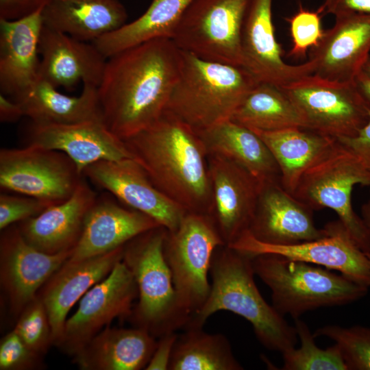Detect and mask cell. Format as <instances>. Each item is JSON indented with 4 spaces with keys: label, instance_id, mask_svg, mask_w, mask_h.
Masks as SVG:
<instances>
[{
    "label": "cell",
    "instance_id": "6da1fadb",
    "mask_svg": "<svg viewBox=\"0 0 370 370\" xmlns=\"http://www.w3.org/2000/svg\"><path fill=\"white\" fill-rule=\"evenodd\" d=\"M182 51L170 39H156L107 59L97 87L104 123L125 140L164 113L177 79Z\"/></svg>",
    "mask_w": 370,
    "mask_h": 370
},
{
    "label": "cell",
    "instance_id": "7a4b0ae2",
    "mask_svg": "<svg viewBox=\"0 0 370 370\" xmlns=\"http://www.w3.org/2000/svg\"><path fill=\"white\" fill-rule=\"evenodd\" d=\"M124 141L159 190L188 212L211 215L208 155L195 129L165 111Z\"/></svg>",
    "mask_w": 370,
    "mask_h": 370
},
{
    "label": "cell",
    "instance_id": "3957f363",
    "mask_svg": "<svg viewBox=\"0 0 370 370\" xmlns=\"http://www.w3.org/2000/svg\"><path fill=\"white\" fill-rule=\"evenodd\" d=\"M209 295L185 327L203 328L210 316L227 310L248 321L260 343L281 354L295 347L298 337L290 325L260 294L254 281L252 258L227 245L214 252Z\"/></svg>",
    "mask_w": 370,
    "mask_h": 370
},
{
    "label": "cell",
    "instance_id": "277c9868",
    "mask_svg": "<svg viewBox=\"0 0 370 370\" xmlns=\"http://www.w3.org/2000/svg\"><path fill=\"white\" fill-rule=\"evenodd\" d=\"M259 82L245 67L211 62L182 51L179 75L166 110L196 130L231 119Z\"/></svg>",
    "mask_w": 370,
    "mask_h": 370
},
{
    "label": "cell",
    "instance_id": "5b68a950",
    "mask_svg": "<svg viewBox=\"0 0 370 370\" xmlns=\"http://www.w3.org/2000/svg\"><path fill=\"white\" fill-rule=\"evenodd\" d=\"M252 265L269 288L273 308L294 319L309 310L356 301L369 288L327 268L275 254L254 256Z\"/></svg>",
    "mask_w": 370,
    "mask_h": 370
},
{
    "label": "cell",
    "instance_id": "8992f818",
    "mask_svg": "<svg viewBox=\"0 0 370 370\" xmlns=\"http://www.w3.org/2000/svg\"><path fill=\"white\" fill-rule=\"evenodd\" d=\"M166 232L160 226L135 237L125 245L122 258L138 288L139 299L131 316L136 327L155 337L184 329L187 324L164 255Z\"/></svg>",
    "mask_w": 370,
    "mask_h": 370
},
{
    "label": "cell",
    "instance_id": "52a82bcc",
    "mask_svg": "<svg viewBox=\"0 0 370 370\" xmlns=\"http://www.w3.org/2000/svg\"><path fill=\"white\" fill-rule=\"evenodd\" d=\"M222 245L225 244L212 217L208 214L188 212L175 230H167L164 255L187 324L209 295L208 275L212 256Z\"/></svg>",
    "mask_w": 370,
    "mask_h": 370
},
{
    "label": "cell",
    "instance_id": "ba28073f",
    "mask_svg": "<svg viewBox=\"0 0 370 370\" xmlns=\"http://www.w3.org/2000/svg\"><path fill=\"white\" fill-rule=\"evenodd\" d=\"M357 184L370 186V172L351 150L337 141L329 153L302 175L293 195L313 210L334 211L349 236L367 254V230L352 203V190Z\"/></svg>",
    "mask_w": 370,
    "mask_h": 370
},
{
    "label": "cell",
    "instance_id": "9c48e42d",
    "mask_svg": "<svg viewBox=\"0 0 370 370\" xmlns=\"http://www.w3.org/2000/svg\"><path fill=\"white\" fill-rule=\"evenodd\" d=\"M251 0H193L172 40L199 58L244 66L241 36Z\"/></svg>",
    "mask_w": 370,
    "mask_h": 370
},
{
    "label": "cell",
    "instance_id": "30bf717a",
    "mask_svg": "<svg viewBox=\"0 0 370 370\" xmlns=\"http://www.w3.org/2000/svg\"><path fill=\"white\" fill-rule=\"evenodd\" d=\"M83 175L64 153L27 145L0 151L1 190L32 197L50 205L68 199Z\"/></svg>",
    "mask_w": 370,
    "mask_h": 370
},
{
    "label": "cell",
    "instance_id": "8fae6325",
    "mask_svg": "<svg viewBox=\"0 0 370 370\" xmlns=\"http://www.w3.org/2000/svg\"><path fill=\"white\" fill-rule=\"evenodd\" d=\"M294 103L306 128L335 139L352 137L366 125L369 110L354 83L307 75L282 88Z\"/></svg>",
    "mask_w": 370,
    "mask_h": 370
},
{
    "label": "cell",
    "instance_id": "7c38bea8",
    "mask_svg": "<svg viewBox=\"0 0 370 370\" xmlns=\"http://www.w3.org/2000/svg\"><path fill=\"white\" fill-rule=\"evenodd\" d=\"M328 234L323 238L293 245L262 243L247 230L229 247L250 257L275 254L335 270L354 282L370 288V262L367 254L352 239L338 220L325 225Z\"/></svg>",
    "mask_w": 370,
    "mask_h": 370
},
{
    "label": "cell",
    "instance_id": "4fadbf2b",
    "mask_svg": "<svg viewBox=\"0 0 370 370\" xmlns=\"http://www.w3.org/2000/svg\"><path fill=\"white\" fill-rule=\"evenodd\" d=\"M138 288L123 260L81 298L75 313L66 319L59 345L74 355L115 318L131 317Z\"/></svg>",
    "mask_w": 370,
    "mask_h": 370
},
{
    "label": "cell",
    "instance_id": "5bb4252c",
    "mask_svg": "<svg viewBox=\"0 0 370 370\" xmlns=\"http://www.w3.org/2000/svg\"><path fill=\"white\" fill-rule=\"evenodd\" d=\"M83 176L127 207L153 219L168 231L175 230L188 212L159 190L134 158L95 162L85 169Z\"/></svg>",
    "mask_w": 370,
    "mask_h": 370
},
{
    "label": "cell",
    "instance_id": "9a60e30c",
    "mask_svg": "<svg viewBox=\"0 0 370 370\" xmlns=\"http://www.w3.org/2000/svg\"><path fill=\"white\" fill-rule=\"evenodd\" d=\"M0 280L11 312L19 315L49 278L69 260L73 250L42 252L21 235L17 225L1 230Z\"/></svg>",
    "mask_w": 370,
    "mask_h": 370
},
{
    "label": "cell",
    "instance_id": "2e32d148",
    "mask_svg": "<svg viewBox=\"0 0 370 370\" xmlns=\"http://www.w3.org/2000/svg\"><path fill=\"white\" fill-rule=\"evenodd\" d=\"M273 0H251L245 18L241 47L244 67L258 82L280 88L313 74L314 66L309 60L292 65L282 58L272 18Z\"/></svg>",
    "mask_w": 370,
    "mask_h": 370
},
{
    "label": "cell",
    "instance_id": "e0dca14e",
    "mask_svg": "<svg viewBox=\"0 0 370 370\" xmlns=\"http://www.w3.org/2000/svg\"><path fill=\"white\" fill-rule=\"evenodd\" d=\"M212 217L229 245L249 229L261 184L244 168L219 156H208Z\"/></svg>",
    "mask_w": 370,
    "mask_h": 370
},
{
    "label": "cell",
    "instance_id": "ac0fdd59",
    "mask_svg": "<svg viewBox=\"0 0 370 370\" xmlns=\"http://www.w3.org/2000/svg\"><path fill=\"white\" fill-rule=\"evenodd\" d=\"M248 231L262 243L281 245L315 240L328 234L325 227H316L313 210L285 190L279 181L262 184Z\"/></svg>",
    "mask_w": 370,
    "mask_h": 370
},
{
    "label": "cell",
    "instance_id": "d6986e66",
    "mask_svg": "<svg viewBox=\"0 0 370 370\" xmlns=\"http://www.w3.org/2000/svg\"><path fill=\"white\" fill-rule=\"evenodd\" d=\"M370 56V14L335 16L317 46L310 50L313 75L332 82L354 83Z\"/></svg>",
    "mask_w": 370,
    "mask_h": 370
},
{
    "label": "cell",
    "instance_id": "ffe728a7",
    "mask_svg": "<svg viewBox=\"0 0 370 370\" xmlns=\"http://www.w3.org/2000/svg\"><path fill=\"white\" fill-rule=\"evenodd\" d=\"M27 145L64 153L82 175L86 168L99 161L134 159L125 141L112 133L103 120L65 125L32 123Z\"/></svg>",
    "mask_w": 370,
    "mask_h": 370
},
{
    "label": "cell",
    "instance_id": "44dd1931",
    "mask_svg": "<svg viewBox=\"0 0 370 370\" xmlns=\"http://www.w3.org/2000/svg\"><path fill=\"white\" fill-rule=\"evenodd\" d=\"M42 10L17 19L0 18L1 93L14 101L40 77Z\"/></svg>",
    "mask_w": 370,
    "mask_h": 370
},
{
    "label": "cell",
    "instance_id": "7402d4cb",
    "mask_svg": "<svg viewBox=\"0 0 370 370\" xmlns=\"http://www.w3.org/2000/svg\"><path fill=\"white\" fill-rule=\"evenodd\" d=\"M40 77L56 88H72L79 82L98 87L107 58L92 43L43 25L40 41Z\"/></svg>",
    "mask_w": 370,
    "mask_h": 370
},
{
    "label": "cell",
    "instance_id": "603a6c76",
    "mask_svg": "<svg viewBox=\"0 0 370 370\" xmlns=\"http://www.w3.org/2000/svg\"><path fill=\"white\" fill-rule=\"evenodd\" d=\"M160 226L153 219L139 211L123 207L107 196H97L67 261L77 262L110 252Z\"/></svg>",
    "mask_w": 370,
    "mask_h": 370
},
{
    "label": "cell",
    "instance_id": "cb8c5ba5",
    "mask_svg": "<svg viewBox=\"0 0 370 370\" xmlns=\"http://www.w3.org/2000/svg\"><path fill=\"white\" fill-rule=\"evenodd\" d=\"M124 246L83 260L66 261L40 289L37 295L47 312L54 345L62 341L70 310L122 260Z\"/></svg>",
    "mask_w": 370,
    "mask_h": 370
},
{
    "label": "cell",
    "instance_id": "d4e9b609",
    "mask_svg": "<svg viewBox=\"0 0 370 370\" xmlns=\"http://www.w3.org/2000/svg\"><path fill=\"white\" fill-rule=\"evenodd\" d=\"M97 197L96 193L82 179L68 199L18 223L19 231L28 243L42 252L53 254L73 250Z\"/></svg>",
    "mask_w": 370,
    "mask_h": 370
},
{
    "label": "cell",
    "instance_id": "484cf974",
    "mask_svg": "<svg viewBox=\"0 0 370 370\" xmlns=\"http://www.w3.org/2000/svg\"><path fill=\"white\" fill-rule=\"evenodd\" d=\"M157 343L143 328L108 326L74 354L75 361L84 370L145 369Z\"/></svg>",
    "mask_w": 370,
    "mask_h": 370
},
{
    "label": "cell",
    "instance_id": "4316f807",
    "mask_svg": "<svg viewBox=\"0 0 370 370\" xmlns=\"http://www.w3.org/2000/svg\"><path fill=\"white\" fill-rule=\"evenodd\" d=\"M43 25L85 42H94L126 23L119 0H50L42 10Z\"/></svg>",
    "mask_w": 370,
    "mask_h": 370
},
{
    "label": "cell",
    "instance_id": "83f0119b",
    "mask_svg": "<svg viewBox=\"0 0 370 370\" xmlns=\"http://www.w3.org/2000/svg\"><path fill=\"white\" fill-rule=\"evenodd\" d=\"M197 132L208 156H219L234 162L261 184L281 182L273 154L253 130L229 119Z\"/></svg>",
    "mask_w": 370,
    "mask_h": 370
},
{
    "label": "cell",
    "instance_id": "f1b7e54d",
    "mask_svg": "<svg viewBox=\"0 0 370 370\" xmlns=\"http://www.w3.org/2000/svg\"><path fill=\"white\" fill-rule=\"evenodd\" d=\"M24 116L37 125L73 124L103 120L97 87L84 84L78 96H70L58 90L39 77L31 89L17 101Z\"/></svg>",
    "mask_w": 370,
    "mask_h": 370
},
{
    "label": "cell",
    "instance_id": "f546056e",
    "mask_svg": "<svg viewBox=\"0 0 370 370\" xmlns=\"http://www.w3.org/2000/svg\"><path fill=\"white\" fill-rule=\"evenodd\" d=\"M254 132L270 149L280 171L281 184L291 194L302 175L337 143L332 137L304 127Z\"/></svg>",
    "mask_w": 370,
    "mask_h": 370
},
{
    "label": "cell",
    "instance_id": "4dcf8cb0",
    "mask_svg": "<svg viewBox=\"0 0 370 370\" xmlns=\"http://www.w3.org/2000/svg\"><path fill=\"white\" fill-rule=\"evenodd\" d=\"M193 1L152 0L138 18L92 43L108 58L153 40H172L184 12Z\"/></svg>",
    "mask_w": 370,
    "mask_h": 370
},
{
    "label": "cell",
    "instance_id": "1f68e13d",
    "mask_svg": "<svg viewBox=\"0 0 370 370\" xmlns=\"http://www.w3.org/2000/svg\"><path fill=\"white\" fill-rule=\"evenodd\" d=\"M231 120L253 131L306 128L297 108L282 88L260 82L245 96Z\"/></svg>",
    "mask_w": 370,
    "mask_h": 370
},
{
    "label": "cell",
    "instance_id": "d6a6232c",
    "mask_svg": "<svg viewBox=\"0 0 370 370\" xmlns=\"http://www.w3.org/2000/svg\"><path fill=\"white\" fill-rule=\"evenodd\" d=\"M228 339L222 334L188 328L178 334L169 370H242Z\"/></svg>",
    "mask_w": 370,
    "mask_h": 370
},
{
    "label": "cell",
    "instance_id": "836d02e7",
    "mask_svg": "<svg viewBox=\"0 0 370 370\" xmlns=\"http://www.w3.org/2000/svg\"><path fill=\"white\" fill-rule=\"evenodd\" d=\"M295 328L299 347H295L283 352L284 370H348L337 345L326 349L316 345L315 337L308 325L299 318L295 319Z\"/></svg>",
    "mask_w": 370,
    "mask_h": 370
},
{
    "label": "cell",
    "instance_id": "e575fe53",
    "mask_svg": "<svg viewBox=\"0 0 370 370\" xmlns=\"http://www.w3.org/2000/svg\"><path fill=\"white\" fill-rule=\"evenodd\" d=\"M314 336H325L339 347L348 370H370V328L361 325H327L317 329Z\"/></svg>",
    "mask_w": 370,
    "mask_h": 370
},
{
    "label": "cell",
    "instance_id": "d590c367",
    "mask_svg": "<svg viewBox=\"0 0 370 370\" xmlns=\"http://www.w3.org/2000/svg\"><path fill=\"white\" fill-rule=\"evenodd\" d=\"M14 329L29 348L40 355L53 344L48 314L38 295L22 310Z\"/></svg>",
    "mask_w": 370,
    "mask_h": 370
},
{
    "label": "cell",
    "instance_id": "8d00e7d4",
    "mask_svg": "<svg viewBox=\"0 0 370 370\" xmlns=\"http://www.w3.org/2000/svg\"><path fill=\"white\" fill-rule=\"evenodd\" d=\"M290 24L292 47L288 56L295 58L306 56L308 51L315 47L322 38L324 32L321 27V14L304 9L299 10L286 19Z\"/></svg>",
    "mask_w": 370,
    "mask_h": 370
},
{
    "label": "cell",
    "instance_id": "74e56055",
    "mask_svg": "<svg viewBox=\"0 0 370 370\" xmlns=\"http://www.w3.org/2000/svg\"><path fill=\"white\" fill-rule=\"evenodd\" d=\"M41 356L27 345L14 329L1 339V370H32L40 368Z\"/></svg>",
    "mask_w": 370,
    "mask_h": 370
},
{
    "label": "cell",
    "instance_id": "f35d334b",
    "mask_svg": "<svg viewBox=\"0 0 370 370\" xmlns=\"http://www.w3.org/2000/svg\"><path fill=\"white\" fill-rule=\"evenodd\" d=\"M50 206L51 205L32 197L1 193L0 229L3 230L12 225L36 217Z\"/></svg>",
    "mask_w": 370,
    "mask_h": 370
},
{
    "label": "cell",
    "instance_id": "ab89813d",
    "mask_svg": "<svg viewBox=\"0 0 370 370\" xmlns=\"http://www.w3.org/2000/svg\"><path fill=\"white\" fill-rule=\"evenodd\" d=\"M336 140L351 150L370 172V111L367 123L356 136Z\"/></svg>",
    "mask_w": 370,
    "mask_h": 370
},
{
    "label": "cell",
    "instance_id": "60d3db41",
    "mask_svg": "<svg viewBox=\"0 0 370 370\" xmlns=\"http://www.w3.org/2000/svg\"><path fill=\"white\" fill-rule=\"evenodd\" d=\"M177 336L176 332H171L160 337L153 354L145 369L169 370Z\"/></svg>",
    "mask_w": 370,
    "mask_h": 370
},
{
    "label": "cell",
    "instance_id": "b9f144b4",
    "mask_svg": "<svg viewBox=\"0 0 370 370\" xmlns=\"http://www.w3.org/2000/svg\"><path fill=\"white\" fill-rule=\"evenodd\" d=\"M50 0H0V18L13 20L29 15Z\"/></svg>",
    "mask_w": 370,
    "mask_h": 370
},
{
    "label": "cell",
    "instance_id": "7bdbcfd3",
    "mask_svg": "<svg viewBox=\"0 0 370 370\" xmlns=\"http://www.w3.org/2000/svg\"><path fill=\"white\" fill-rule=\"evenodd\" d=\"M318 12L334 16L349 13L370 14V0H324Z\"/></svg>",
    "mask_w": 370,
    "mask_h": 370
},
{
    "label": "cell",
    "instance_id": "ee69618b",
    "mask_svg": "<svg viewBox=\"0 0 370 370\" xmlns=\"http://www.w3.org/2000/svg\"><path fill=\"white\" fill-rule=\"evenodd\" d=\"M24 116L21 106L17 101L0 94V121L13 123Z\"/></svg>",
    "mask_w": 370,
    "mask_h": 370
},
{
    "label": "cell",
    "instance_id": "f6af8a7d",
    "mask_svg": "<svg viewBox=\"0 0 370 370\" xmlns=\"http://www.w3.org/2000/svg\"><path fill=\"white\" fill-rule=\"evenodd\" d=\"M354 84L364 103L370 111V78L360 72L354 79Z\"/></svg>",
    "mask_w": 370,
    "mask_h": 370
},
{
    "label": "cell",
    "instance_id": "bcb514c9",
    "mask_svg": "<svg viewBox=\"0 0 370 370\" xmlns=\"http://www.w3.org/2000/svg\"><path fill=\"white\" fill-rule=\"evenodd\" d=\"M361 218L364 223V225L367 230L369 239V247L367 253V256L370 262V191L369 197L366 201L361 206Z\"/></svg>",
    "mask_w": 370,
    "mask_h": 370
},
{
    "label": "cell",
    "instance_id": "7dc6e473",
    "mask_svg": "<svg viewBox=\"0 0 370 370\" xmlns=\"http://www.w3.org/2000/svg\"><path fill=\"white\" fill-rule=\"evenodd\" d=\"M361 72L370 78V56L364 64Z\"/></svg>",
    "mask_w": 370,
    "mask_h": 370
}]
</instances>
